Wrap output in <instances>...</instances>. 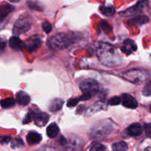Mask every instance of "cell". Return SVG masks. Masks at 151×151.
<instances>
[{
	"instance_id": "obj_1",
	"label": "cell",
	"mask_w": 151,
	"mask_h": 151,
	"mask_svg": "<svg viewBox=\"0 0 151 151\" xmlns=\"http://www.w3.org/2000/svg\"><path fill=\"white\" fill-rule=\"evenodd\" d=\"M81 33L78 32H62L52 37L48 41V47L52 50H60L67 48L79 41Z\"/></svg>"
},
{
	"instance_id": "obj_2",
	"label": "cell",
	"mask_w": 151,
	"mask_h": 151,
	"mask_svg": "<svg viewBox=\"0 0 151 151\" xmlns=\"http://www.w3.org/2000/svg\"><path fill=\"white\" fill-rule=\"evenodd\" d=\"M97 55L103 64L115 66L120 64L121 58L116 49L106 43H100L97 47Z\"/></svg>"
},
{
	"instance_id": "obj_3",
	"label": "cell",
	"mask_w": 151,
	"mask_h": 151,
	"mask_svg": "<svg viewBox=\"0 0 151 151\" xmlns=\"http://www.w3.org/2000/svg\"><path fill=\"white\" fill-rule=\"evenodd\" d=\"M111 123L108 121H103L96 124L90 131V136L92 139H103L111 132Z\"/></svg>"
},
{
	"instance_id": "obj_4",
	"label": "cell",
	"mask_w": 151,
	"mask_h": 151,
	"mask_svg": "<svg viewBox=\"0 0 151 151\" xmlns=\"http://www.w3.org/2000/svg\"><path fill=\"white\" fill-rule=\"evenodd\" d=\"M150 75L145 71L139 70V69H132L127 71L123 74V78L128 81L134 83H141L145 81Z\"/></svg>"
},
{
	"instance_id": "obj_5",
	"label": "cell",
	"mask_w": 151,
	"mask_h": 151,
	"mask_svg": "<svg viewBox=\"0 0 151 151\" xmlns=\"http://www.w3.org/2000/svg\"><path fill=\"white\" fill-rule=\"evenodd\" d=\"M80 88L83 94H88L92 97L99 91L100 86L95 80L88 78L84 80L80 83Z\"/></svg>"
},
{
	"instance_id": "obj_6",
	"label": "cell",
	"mask_w": 151,
	"mask_h": 151,
	"mask_svg": "<svg viewBox=\"0 0 151 151\" xmlns=\"http://www.w3.org/2000/svg\"><path fill=\"white\" fill-rule=\"evenodd\" d=\"M148 7V0H141V1H139L138 3H137V4L134 6H133V7L124 10L123 12L119 13V14H120L121 16H124V17L135 16V15L138 14V13H141L145 12L146 10H147Z\"/></svg>"
},
{
	"instance_id": "obj_7",
	"label": "cell",
	"mask_w": 151,
	"mask_h": 151,
	"mask_svg": "<svg viewBox=\"0 0 151 151\" xmlns=\"http://www.w3.org/2000/svg\"><path fill=\"white\" fill-rule=\"evenodd\" d=\"M31 27V22L28 19H20L17 20L13 26V32L16 35H22L27 32Z\"/></svg>"
},
{
	"instance_id": "obj_8",
	"label": "cell",
	"mask_w": 151,
	"mask_h": 151,
	"mask_svg": "<svg viewBox=\"0 0 151 151\" xmlns=\"http://www.w3.org/2000/svg\"><path fill=\"white\" fill-rule=\"evenodd\" d=\"M84 142L80 137L77 136L70 137L66 140V150L67 151H81L83 147Z\"/></svg>"
},
{
	"instance_id": "obj_9",
	"label": "cell",
	"mask_w": 151,
	"mask_h": 151,
	"mask_svg": "<svg viewBox=\"0 0 151 151\" xmlns=\"http://www.w3.org/2000/svg\"><path fill=\"white\" fill-rule=\"evenodd\" d=\"M32 120L38 127H43L48 122L49 115L44 112H32Z\"/></svg>"
},
{
	"instance_id": "obj_10",
	"label": "cell",
	"mask_w": 151,
	"mask_h": 151,
	"mask_svg": "<svg viewBox=\"0 0 151 151\" xmlns=\"http://www.w3.org/2000/svg\"><path fill=\"white\" fill-rule=\"evenodd\" d=\"M120 102L122 103V106L128 109H134L138 106V103L134 97L128 94H122L121 95Z\"/></svg>"
},
{
	"instance_id": "obj_11",
	"label": "cell",
	"mask_w": 151,
	"mask_h": 151,
	"mask_svg": "<svg viewBox=\"0 0 151 151\" xmlns=\"http://www.w3.org/2000/svg\"><path fill=\"white\" fill-rule=\"evenodd\" d=\"M142 127L139 123H133L127 128V134L130 137H139L142 134Z\"/></svg>"
},
{
	"instance_id": "obj_12",
	"label": "cell",
	"mask_w": 151,
	"mask_h": 151,
	"mask_svg": "<svg viewBox=\"0 0 151 151\" xmlns=\"http://www.w3.org/2000/svg\"><path fill=\"white\" fill-rule=\"evenodd\" d=\"M9 45L13 50L16 51H21L25 47L24 43L17 36H13L10 38L9 41Z\"/></svg>"
},
{
	"instance_id": "obj_13",
	"label": "cell",
	"mask_w": 151,
	"mask_h": 151,
	"mask_svg": "<svg viewBox=\"0 0 151 151\" xmlns=\"http://www.w3.org/2000/svg\"><path fill=\"white\" fill-rule=\"evenodd\" d=\"M137 49V44L134 41H132L131 39H127L124 41V44L121 48V50L126 55H130L133 52L136 51Z\"/></svg>"
},
{
	"instance_id": "obj_14",
	"label": "cell",
	"mask_w": 151,
	"mask_h": 151,
	"mask_svg": "<svg viewBox=\"0 0 151 151\" xmlns=\"http://www.w3.org/2000/svg\"><path fill=\"white\" fill-rule=\"evenodd\" d=\"M42 139L41 135L35 131H30L27 135V142L29 145H34L40 142Z\"/></svg>"
},
{
	"instance_id": "obj_15",
	"label": "cell",
	"mask_w": 151,
	"mask_h": 151,
	"mask_svg": "<svg viewBox=\"0 0 151 151\" xmlns=\"http://www.w3.org/2000/svg\"><path fill=\"white\" fill-rule=\"evenodd\" d=\"M16 102L21 106H25L30 102V97L24 91H20L16 94Z\"/></svg>"
},
{
	"instance_id": "obj_16",
	"label": "cell",
	"mask_w": 151,
	"mask_h": 151,
	"mask_svg": "<svg viewBox=\"0 0 151 151\" xmlns=\"http://www.w3.org/2000/svg\"><path fill=\"white\" fill-rule=\"evenodd\" d=\"M13 6L7 4H3V5L0 7V22L3 23L4 19L8 16L9 13H10L13 11Z\"/></svg>"
},
{
	"instance_id": "obj_17",
	"label": "cell",
	"mask_w": 151,
	"mask_h": 151,
	"mask_svg": "<svg viewBox=\"0 0 151 151\" xmlns=\"http://www.w3.org/2000/svg\"><path fill=\"white\" fill-rule=\"evenodd\" d=\"M59 127L56 123H52L47 127V134L50 138L53 139L58 136L59 134Z\"/></svg>"
},
{
	"instance_id": "obj_18",
	"label": "cell",
	"mask_w": 151,
	"mask_h": 151,
	"mask_svg": "<svg viewBox=\"0 0 151 151\" xmlns=\"http://www.w3.org/2000/svg\"><path fill=\"white\" fill-rule=\"evenodd\" d=\"M63 103H64V101L61 99H55L50 103L49 109H50V111H58L60 109H61Z\"/></svg>"
},
{
	"instance_id": "obj_19",
	"label": "cell",
	"mask_w": 151,
	"mask_h": 151,
	"mask_svg": "<svg viewBox=\"0 0 151 151\" xmlns=\"http://www.w3.org/2000/svg\"><path fill=\"white\" fill-rule=\"evenodd\" d=\"M41 41L40 39H35L32 41L31 43H29L28 45L25 46L26 48L27 49L28 51L29 52H35L41 47Z\"/></svg>"
},
{
	"instance_id": "obj_20",
	"label": "cell",
	"mask_w": 151,
	"mask_h": 151,
	"mask_svg": "<svg viewBox=\"0 0 151 151\" xmlns=\"http://www.w3.org/2000/svg\"><path fill=\"white\" fill-rule=\"evenodd\" d=\"M104 109V106H103V103H97L93 105L92 106H91L90 108H88V110L86 111V114H88V116L93 114H95L96 112L100 111V110H103Z\"/></svg>"
},
{
	"instance_id": "obj_21",
	"label": "cell",
	"mask_w": 151,
	"mask_h": 151,
	"mask_svg": "<svg viewBox=\"0 0 151 151\" xmlns=\"http://www.w3.org/2000/svg\"><path fill=\"white\" fill-rule=\"evenodd\" d=\"M100 10L104 16H112L115 13V9L114 8L113 6H100Z\"/></svg>"
},
{
	"instance_id": "obj_22",
	"label": "cell",
	"mask_w": 151,
	"mask_h": 151,
	"mask_svg": "<svg viewBox=\"0 0 151 151\" xmlns=\"http://www.w3.org/2000/svg\"><path fill=\"white\" fill-rule=\"evenodd\" d=\"M128 149V146L125 142H115L112 145L113 151H126Z\"/></svg>"
},
{
	"instance_id": "obj_23",
	"label": "cell",
	"mask_w": 151,
	"mask_h": 151,
	"mask_svg": "<svg viewBox=\"0 0 151 151\" xmlns=\"http://www.w3.org/2000/svg\"><path fill=\"white\" fill-rule=\"evenodd\" d=\"M15 103H16V101L13 98L4 99V100H1V102H0L1 106L4 109H8V108L13 107Z\"/></svg>"
},
{
	"instance_id": "obj_24",
	"label": "cell",
	"mask_w": 151,
	"mask_h": 151,
	"mask_svg": "<svg viewBox=\"0 0 151 151\" xmlns=\"http://www.w3.org/2000/svg\"><path fill=\"white\" fill-rule=\"evenodd\" d=\"M149 20H150L149 18L146 16H137L132 19L133 22H134L136 24L139 25H142L147 23Z\"/></svg>"
},
{
	"instance_id": "obj_25",
	"label": "cell",
	"mask_w": 151,
	"mask_h": 151,
	"mask_svg": "<svg viewBox=\"0 0 151 151\" xmlns=\"http://www.w3.org/2000/svg\"><path fill=\"white\" fill-rule=\"evenodd\" d=\"M24 146V142L20 138H16L11 142V147L13 149L20 148Z\"/></svg>"
},
{
	"instance_id": "obj_26",
	"label": "cell",
	"mask_w": 151,
	"mask_h": 151,
	"mask_svg": "<svg viewBox=\"0 0 151 151\" xmlns=\"http://www.w3.org/2000/svg\"><path fill=\"white\" fill-rule=\"evenodd\" d=\"M142 94L143 95L146 96V97L151 95V81L147 83L142 91Z\"/></svg>"
},
{
	"instance_id": "obj_27",
	"label": "cell",
	"mask_w": 151,
	"mask_h": 151,
	"mask_svg": "<svg viewBox=\"0 0 151 151\" xmlns=\"http://www.w3.org/2000/svg\"><path fill=\"white\" fill-rule=\"evenodd\" d=\"M27 5L31 9H34V10H38V11H41L43 10L42 7H41V4H37L35 1H27Z\"/></svg>"
},
{
	"instance_id": "obj_28",
	"label": "cell",
	"mask_w": 151,
	"mask_h": 151,
	"mask_svg": "<svg viewBox=\"0 0 151 151\" xmlns=\"http://www.w3.org/2000/svg\"><path fill=\"white\" fill-rule=\"evenodd\" d=\"M42 28L43 30H44L46 33H50L52 31V25L50 24V22H45L43 23Z\"/></svg>"
},
{
	"instance_id": "obj_29",
	"label": "cell",
	"mask_w": 151,
	"mask_h": 151,
	"mask_svg": "<svg viewBox=\"0 0 151 151\" xmlns=\"http://www.w3.org/2000/svg\"><path fill=\"white\" fill-rule=\"evenodd\" d=\"M106 150V147L104 145L101 144H95L91 147L90 149V151H105Z\"/></svg>"
},
{
	"instance_id": "obj_30",
	"label": "cell",
	"mask_w": 151,
	"mask_h": 151,
	"mask_svg": "<svg viewBox=\"0 0 151 151\" xmlns=\"http://www.w3.org/2000/svg\"><path fill=\"white\" fill-rule=\"evenodd\" d=\"M120 103V98L119 97H113L109 101V105H110V106H117Z\"/></svg>"
},
{
	"instance_id": "obj_31",
	"label": "cell",
	"mask_w": 151,
	"mask_h": 151,
	"mask_svg": "<svg viewBox=\"0 0 151 151\" xmlns=\"http://www.w3.org/2000/svg\"><path fill=\"white\" fill-rule=\"evenodd\" d=\"M80 102L79 100V97L78 98H73V99H71L68 101L67 103V106L68 107H75V106L78 105V103Z\"/></svg>"
},
{
	"instance_id": "obj_32",
	"label": "cell",
	"mask_w": 151,
	"mask_h": 151,
	"mask_svg": "<svg viewBox=\"0 0 151 151\" xmlns=\"http://www.w3.org/2000/svg\"><path fill=\"white\" fill-rule=\"evenodd\" d=\"M11 141V137L9 136H0V144H7Z\"/></svg>"
},
{
	"instance_id": "obj_33",
	"label": "cell",
	"mask_w": 151,
	"mask_h": 151,
	"mask_svg": "<svg viewBox=\"0 0 151 151\" xmlns=\"http://www.w3.org/2000/svg\"><path fill=\"white\" fill-rule=\"evenodd\" d=\"M145 132L146 136L149 139H151V123L146 124L145 125Z\"/></svg>"
},
{
	"instance_id": "obj_34",
	"label": "cell",
	"mask_w": 151,
	"mask_h": 151,
	"mask_svg": "<svg viewBox=\"0 0 151 151\" xmlns=\"http://www.w3.org/2000/svg\"><path fill=\"white\" fill-rule=\"evenodd\" d=\"M32 120V113H29L26 115L25 118L24 119L23 122H24V124H27V123H29V122H30Z\"/></svg>"
},
{
	"instance_id": "obj_35",
	"label": "cell",
	"mask_w": 151,
	"mask_h": 151,
	"mask_svg": "<svg viewBox=\"0 0 151 151\" xmlns=\"http://www.w3.org/2000/svg\"><path fill=\"white\" fill-rule=\"evenodd\" d=\"M5 47L6 42L4 41V40L1 39V38H0V54H1V52H3V51H4V49H5Z\"/></svg>"
},
{
	"instance_id": "obj_36",
	"label": "cell",
	"mask_w": 151,
	"mask_h": 151,
	"mask_svg": "<svg viewBox=\"0 0 151 151\" xmlns=\"http://www.w3.org/2000/svg\"><path fill=\"white\" fill-rule=\"evenodd\" d=\"M59 143H60L61 145H65L66 143V139L63 137H60V139H59Z\"/></svg>"
},
{
	"instance_id": "obj_37",
	"label": "cell",
	"mask_w": 151,
	"mask_h": 151,
	"mask_svg": "<svg viewBox=\"0 0 151 151\" xmlns=\"http://www.w3.org/2000/svg\"><path fill=\"white\" fill-rule=\"evenodd\" d=\"M10 1H11V2H13V3H16V2H19L20 0H9Z\"/></svg>"
}]
</instances>
